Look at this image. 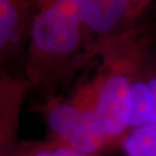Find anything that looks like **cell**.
I'll use <instances>...</instances> for the list:
<instances>
[{
  "instance_id": "30bf717a",
  "label": "cell",
  "mask_w": 156,
  "mask_h": 156,
  "mask_svg": "<svg viewBox=\"0 0 156 156\" xmlns=\"http://www.w3.org/2000/svg\"><path fill=\"white\" fill-rule=\"evenodd\" d=\"M140 72L146 79L153 100V118L151 122L156 123V53L153 50L146 57L142 65L140 67Z\"/></svg>"
},
{
  "instance_id": "52a82bcc",
  "label": "cell",
  "mask_w": 156,
  "mask_h": 156,
  "mask_svg": "<svg viewBox=\"0 0 156 156\" xmlns=\"http://www.w3.org/2000/svg\"><path fill=\"white\" fill-rule=\"evenodd\" d=\"M140 67L131 87L128 129L151 123L153 118V100L151 90L146 79L140 72Z\"/></svg>"
},
{
  "instance_id": "6da1fadb",
  "label": "cell",
  "mask_w": 156,
  "mask_h": 156,
  "mask_svg": "<svg viewBox=\"0 0 156 156\" xmlns=\"http://www.w3.org/2000/svg\"><path fill=\"white\" fill-rule=\"evenodd\" d=\"M98 56L74 0H33L26 80L46 97Z\"/></svg>"
},
{
  "instance_id": "277c9868",
  "label": "cell",
  "mask_w": 156,
  "mask_h": 156,
  "mask_svg": "<svg viewBox=\"0 0 156 156\" xmlns=\"http://www.w3.org/2000/svg\"><path fill=\"white\" fill-rule=\"evenodd\" d=\"M82 22L100 50L106 42L131 28L134 22L127 0H74Z\"/></svg>"
},
{
  "instance_id": "9c48e42d",
  "label": "cell",
  "mask_w": 156,
  "mask_h": 156,
  "mask_svg": "<svg viewBox=\"0 0 156 156\" xmlns=\"http://www.w3.org/2000/svg\"><path fill=\"white\" fill-rule=\"evenodd\" d=\"M12 156H91L79 153L50 140L45 141H20Z\"/></svg>"
},
{
  "instance_id": "ba28073f",
  "label": "cell",
  "mask_w": 156,
  "mask_h": 156,
  "mask_svg": "<svg viewBox=\"0 0 156 156\" xmlns=\"http://www.w3.org/2000/svg\"><path fill=\"white\" fill-rule=\"evenodd\" d=\"M119 151L123 156H156V123L151 122L128 129Z\"/></svg>"
},
{
  "instance_id": "5b68a950",
  "label": "cell",
  "mask_w": 156,
  "mask_h": 156,
  "mask_svg": "<svg viewBox=\"0 0 156 156\" xmlns=\"http://www.w3.org/2000/svg\"><path fill=\"white\" fill-rule=\"evenodd\" d=\"M33 0H0L1 62L19 56L28 46Z\"/></svg>"
},
{
  "instance_id": "8992f818",
  "label": "cell",
  "mask_w": 156,
  "mask_h": 156,
  "mask_svg": "<svg viewBox=\"0 0 156 156\" xmlns=\"http://www.w3.org/2000/svg\"><path fill=\"white\" fill-rule=\"evenodd\" d=\"M29 83L26 79L1 72L0 81V156H12L19 146L17 125L24 94Z\"/></svg>"
},
{
  "instance_id": "3957f363",
  "label": "cell",
  "mask_w": 156,
  "mask_h": 156,
  "mask_svg": "<svg viewBox=\"0 0 156 156\" xmlns=\"http://www.w3.org/2000/svg\"><path fill=\"white\" fill-rule=\"evenodd\" d=\"M39 112L49 129V140L57 145L91 156H102L112 151L94 115L75 105L69 98L49 96L39 106Z\"/></svg>"
},
{
  "instance_id": "8fae6325",
  "label": "cell",
  "mask_w": 156,
  "mask_h": 156,
  "mask_svg": "<svg viewBox=\"0 0 156 156\" xmlns=\"http://www.w3.org/2000/svg\"><path fill=\"white\" fill-rule=\"evenodd\" d=\"M153 0H127L129 14L134 22H138L141 20L146 9L151 4Z\"/></svg>"
},
{
  "instance_id": "7a4b0ae2",
  "label": "cell",
  "mask_w": 156,
  "mask_h": 156,
  "mask_svg": "<svg viewBox=\"0 0 156 156\" xmlns=\"http://www.w3.org/2000/svg\"><path fill=\"white\" fill-rule=\"evenodd\" d=\"M155 43V23L138 21L101 48L100 72L74 91L79 103L93 112L112 151L119 149L127 133L131 87Z\"/></svg>"
}]
</instances>
